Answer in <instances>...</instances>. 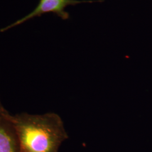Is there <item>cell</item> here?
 I'll return each instance as SVG.
<instances>
[{
  "label": "cell",
  "instance_id": "1",
  "mask_svg": "<svg viewBox=\"0 0 152 152\" xmlns=\"http://www.w3.org/2000/svg\"><path fill=\"white\" fill-rule=\"evenodd\" d=\"M6 116L15 129L22 152H58L68 137L63 121L54 113L11 115L7 112Z\"/></svg>",
  "mask_w": 152,
  "mask_h": 152
},
{
  "label": "cell",
  "instance_id": "2",
  "mask_svg": "<svg viewBox=\"0 0 152 152\" xmlns=\"http://www.w3.org/2000/svg\"><path fill=\"white\" fill-rule=\"evenodd\" d=\"M101 0H40L37 6L29 13L22 19L17 20L5 28L0 30L1 32H5L11 28L15 27L22 23L35 17L41 16L42 15L53 12L56 14L63 20L69 19V15L68 12L65 11L66 7L68 6H74L84 3H94L101 2Z\"/></svg>",
  "mask_w": 152,
  "mask_h": 152
},
{
  "label": "cell",
  "instance_id": "3",
  "mask_svg": "<svg viewBox=\"0 0 152 152\" xmlns=\"http://www.w3.org/2000/svg\"><path fill=\"white\" fill-rule=\"evenodd\" d=\"M6 113L0 116V152H22L16 132Z\"/></svg>",
  "mask_w": 152,
  "mask_h": 152
},
{
  "label": "cell",
  "instance_id": "4",
  "mask_svg": "<svg viewBox=\"0 0 152 152\" xmlns=\"http://www.w3.org/2000/svg\"><path fill=\"white\" fill-rule=\"evenodd\" d=\"M7 112L5 108L3 107L2 103L0 100V116H3L7 113Z\"/></svg>",
  "mask_w": 152,
  "mask_h": 152
}]
</instances>
